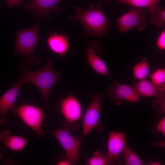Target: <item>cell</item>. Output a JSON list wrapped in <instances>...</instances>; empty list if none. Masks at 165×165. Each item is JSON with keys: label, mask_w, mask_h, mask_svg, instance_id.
<instances>
[{"label": "cell", "mask_w": 165, "mask_h": 165, "mask_svg": "<svg viewBox=\"0 0 165 165\" xmlns=\"http://www.w3.org/2000/svg\"><path fill=\"white\" fill-rule=\"evenodd\" d=\"M101 51V47L97 43L95 42L90 43L85 50L87 63L96 73L113 79L106 64L97 54Z\"/></svg>", "instance_id": "12"}, {"label": "cell", "mask_w": 165, "mask_h": 165, "mask_svg": "<svg viewBox=\"0 0 165 165\" xmlns=\"http://www.w3.org/2000/svg\"><path fill=\"white\" fill-rule=\"evenodd\" d=\"M42 110V108L27 104H24L16 108L13 107L10 110L16 113L25 124L34 130L40 139L43 137L44 134L42 129L44 118Z\"/></svg>", "instance_id": "4"}, {"label": "cell", "mask_w": 165, "mask_h": 165, "mask_svg": "<svg viewBox=\"0 0 165 165\" xmlns=\"http://www.w3.org/2000/svg\"><path fill=\"white\" fill-rule=\"evenodd\" d=\"M3 158V155L0 152V161H1Z\"/></svg>", "instance_id": "30"}, {"label": "cell", "mask_w": 165, "mask_h": 165, "mask_svg": "<svg viewBox=\"0 0 165 165\" xmlns=\"http://www.w3.org/2000/svg\"><path fill=\"white\" fill-rule=\"evenodd\" d=\"M153 145L159 147H165V142L164 141H161L159 142H156L154 143Z\"/></svg>", "instance_id": "28"}, {"label": "cell", "mask_w": 165, "mask_h": 165, "mask_svg": "<svg viewBox=\"0 0 165 165\" xmlns=\"http://www.w3.org/2000/svg\"><path fill=\"white\" fill-rule=\"evenodd\" d=\"M52 61L49 60L41 69L34 72L26 71L21 75L24 83L30 82L40 91L45 103V107L49 108L48 101L52 88L61 79V72L54 69L52 66Z\"/></svg>", "instance_id": "1"}, {"label": "cell", "mask_w": 165, "mask_h": 165, "mask_svg": "<svg viewBox=\"0 0 165 165\" xmlns=\"http://www.w3.org/2000/svg\"><path fill=\"white\" fill-rule=\"evenodd\" d=\"M124 164L126 165H145V163L126 144L123 152Z\"/></svg>", "instance_id": "19"}, {"label": "cell", "mask_w": 165, "mask_h": 165, "mask_svg": "<svg viewBox=\"0 0 165 165\" xmlns=\"http://www.w3.org/2000/svg\"><path fill=\"white\" fill-rule=\"evenodd\" d=\"M152 131L156 134L160 133L163 136L165 135V117L164 116L158 122L156 126H154Z\"/></svg>", "instance_id": "24"}, {"label": "cell", "mask_w": 165, "mask_h": 165, "mask_svg": "<svg viewBox=\"0 0 165 165\" xmlns=\"http://www.w3.org/2000/svg\"><path fill=\"white\" fill-rule=\"evenodd\" d=\"M119 2L131 6L133 8L146 7L149 10H153L159 8L161 0H117Z\"/></svg>", "instance_id": "17"}, {"label": "cell", "mask_w": 165, "mask_h": 165, "mask_svg": "<svg viewBox=\"0 0 165 165\" xmlns=\"http://www.w3.org/2000/svg\"><path fill=\"white\" fill-rule=\"evenodd\" d=\"M148 164H147V165H161L162 164L161 163H160L158 161H152L149 163Z\"/></svg>", "instance_id": "29"}, {"label": "cell", "mask_w": 165, "mask_h": 165, "mask_svg": "<svg viewBox=\"0 0 165 165\" xmlns=\"http://www.w3.org/2000/svg\"><path fill=\"white\" fill-rule=\"evenodd\" d=\"M149 20L151 24L161 28L165 26V11L160 7L153 10H149Z\"/></svg>", "instance_id": "20"}, {"label": "cell", "mask_w": 165, "mask_h": 165, "mask_svg": "<svg viewBox=\"0 0 165 165\" xmlns=\"http://www.w3.org/2000/svg\"><path fill=\"white\" fill-rule=\"evenodd\" d=\"M72 18L79 21L85 32L92 36L102 37L110 27L103 11L92 5L86 10L77 7Z\"/></svg>", "instance_id": "2"}, {"label": "cell", "mask_w": 165, "mask_h": 165, "mask_svg": "<svg viewBox=\"0 0 165 165\" xmlns=\"http://www.w3.org/2000/svg\"><path fill=\"white\" fill-rule=\"evenodd\" d=\"M152 82L159 91L165 90V69L159 68L150 75Z\"/></svg>", "instance_id": "21"}, {"label": "cell", "mask_w": 165, "mask_h": 165, "mask_svg": "<svg viewBox=\"0 0 165 165\" xmlns=\"http://www.w3.org/2000/svg\"><path fill=\"white\" fill-rule=\"evenodd\" d=\"M14 87L0 97V125L6 124L8 121L6 116L8 111L14 106L18 96L19 91L24 83L20 77L15 83Z\"/></svg>", "instance_id": "11"}, {"label": "cell", "mask_w": 165, "mask_h": 165, "mask_svg": "<svg viewBox=\"0 0 165 165\" xmlns=\"http://www.w3.org/2000/svg\"><path fill=\"white\" fill-rule=\"evenodd\" d=\"M134 76L135 79L139 80L146 79L149 75V65L145 58L132 68Z\"/></svg>", "instance_id": "18"}, {"label": "cell", "mask_w": 165, "mask_h": 165, "mask_svg": "<svg viewBox=\"0 0 165 165\" xmlns=\"http://www.w3.org/2000/svg\"><path fill=\"white\" fill-rule=\"evenodd\" d=\"M7 3V7L9 8L19 5H23L24 3L23 0H5Z\"/></svg>", "instance_id": "26"}, {"label": "cell", "mask_w": 165, "mask_h": 165, "mask_svg": "<svg viewBox=\"0 0 165 165\" xmlns=\"http://www.w3.org/2000/svg\"><path fill=\"white\" fill-rule=\"evenodd\" d=\"M108 0V1H109V0Z\"/></svg>", "instance_id": "31"}, {"label": "cell", "mask_w": 165, "mask_h": 165, "mask_svg": "<svg viewBox=\"0 0 165 165\" xmlns=\"http://www.w3.org/2000/svg\"><path fill=\"white\" fill-rule=\"evenodd\" d=\"M39 26L38 23L29 28L18 30L14 48L16 55L32 57L39 39Z\"/></svg>", "instance_id": "3"}, {"label": "cell", "mask_w": 165, "mask_h": 165, "mask_svg": "<svg viewBox=\"0 0 165 165\" xmlns=\"http://www.w3.org/2000/svg\"><path fill=\"white\" fill-rule=\"evenodd\" d=\"M57 164L58 165H68L70 164L69 161L67 160H59L57 162Z\"/></svg>", "instance_id": "27"}, {"label": "cell", "mask_w": 165, "mask_h": 165, "mask_svg": "<svg viewBox=\"0 0 165 165\" xmlns=\"http://www.w3.org/2000/svg\"><path fill=\"white\" fill-rule=\"evenodd\" d=\"M50 133L64 150L70 165L75 164L80 155V147L82 142V138L72 135L66 127L51 131Z\"/></svg>", "instance_id": "5"}, {"label": "cell", "mask_w": 165, "mask_h": 165, "mask_svg": "<svg viewBox=\"0 0 165 165\" xmlns=\"http://www.w3.org/2000/svg\"><path fill=\"white\" fill-rule=\"evenodd\" d=\"M61 111L65 118L67 128L70 125H75L82 116V108L79 100L74 96L70 95L61 101L60 105Z\"/></svg>", "instance_id": "10"}, {"label": "cell", "mask_w": 165, "mask_h": 165, "mask_svg": "<svg viewBox=\"0 0 165 165\" xmlns=\"http://www.w3.org/2000/svg\"><path fill=\"white\" fill-rule=\"evenodd\" d=\"M107 94L114 105L117 106L122 105L124 100L136 102L140 97L134 88L128 85L117 82L110 86Z\"/></svg>", "instance_id": "9"}, {"label": "cell", "mask_w": 165, "mask_h": 165, "mask_svg": "<svg viewBox=\"0 0 165 165\" xmlns=\"http://www.w3.org/2000/svg\"><path fill=\"white\" fill-rule=\"evenodd\" d=\"M125 133L111 131L107 143L106 158L110 164L120 163L122 154L126 144Z\"/></svg>", "instance_id": "8"}, {"label": "cell", "mask_w": 165, "mask_h": 165, "mask_svg": "<svg viewBox=\"0 0 165 165\" xmlns=\"http://www.w3.org/2000/svg\"><path fill=\"white\" fill-rule=\"evenodd\" d=\"M62 0H31L23 8L24 10L32 11L36 19L41 20L57 9Z\"/></svg>", "instance_id": "13"}, {"label": "cell", "mask_w": 165, "mask_h": 165, "mask_svg": "<svg viewBox=\"0 0 165 165\" xmlns=\"http://www.w3.org/2000/svg\"><path fill=\"white\" fill-rule=\"evenodd\" d=\"M156 46L160 50L165 49V31L163 30L160 34L156 41Z\"/></svg>", "instance_id": "25"}, {"label": "cell", "mask_w": 165, "mask_h": 165, "mask_svg": "<svg viewBox=\"0 0 165 165\" xmlns=\"http://www.w3.org/2000/svg\"><path fill=\"white\" fill-rule=\"evenodd\" d=\"M91 102L86 109L82 118V132L86 136L99 125L101 102L105 96L102 92L94 94L89 91Z\"/></svg>", "instance_id": "6"}, {"label": "cell", "mask_w": 165, "mask_h": 165, "mask_svg": "<svg viewBox=\"0 0 165 165\" xmlns=\"http://www.w3.org/2000/svg\"><path fill=\"white\" fill-rule=\"evenodd\" d=\"M165 91H159L153 102V107L157 109V112L160 114L165 113Z\"/></svg>", "instance_id": "23"}, {"label": "cell", "mask_w": 165, "mask_h": 165, "mask_svg": "<svg viewBox=\"0 0 165 165\" xmlns=\"http://www.w3.org/2000/svg\"><path fill=\"white\" fill-rule=\"evenodd\" d=\"M134 88L140 96H156L159 91L156 86L146 79L139 80L135 85Z\"/></svg>", "instance_id": "16"}, {"label": "cell", "mask_w": 165, "mask_h": 165, "mask_svg": "<svg viewBox=\"0 0 165 165\" xmlns=\"http://www.w3.org/2000/svg\"><path fill=\"white\" fill-rule=\"evenodd\" d=\"M0 141L4 144L5 148L15 152L21 150L28 142L25 137L13 135L8 129L1 132Z\"/></svg>", "instance_id": "14"}, {"label": "cell", "mask_w": 165, "mask_h": 165, "mask_svg": "<svg viewBox=\"0 0 165 165\" xmlns=\"http://www.w3.org/2000/svg\"><path fill=\"white\" fill-rule=\"evenodd\" d=\"M47 43L53 52L61 56L66 53L69 47L68 39L61 35L54 34L50 35L47 39Z\"/></svg>", "instance_id": "15"}, {"label": "cell", "mask_w": 165, "mask_h": 165, "mask_svg": "<svg viewBox=\"0 0 165 165\" xmlns=\"http://www.w3.org/2000/svg\"><path fill=\"white\" fill-rule=\"evenodd\" d=\"M88 165H110L106 156H103L100 151L94 152L93 156L86 162Z\"/></svg>", "instance_id": "22"}, {"label": "cell", "mask_w": 165, "mask_h": 165, "mask_svg": "<svg viewBox=\"0 0 165 165\" xmlns=\"http://www.w3.org/2000/svg\"><path fill=\"white\" fill-rule=\"evenodd\" d=\"M146 17V13L144 10L133 8L116 20L120 33L123 34L133 28L140 31H142L147 25Z\"/></svg>", "instance_id": "7"}]
</instances>
